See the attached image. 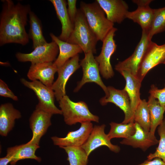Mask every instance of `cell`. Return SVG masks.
<instances>
[{"label": "cell", "mask_w": 165, "mask_h": 165, "mask_svg": "<svg viewBox=\"0 0 165 165\" xmlns=\"http://www.w3.org/2000/svg\"><path fill=\"white\" fill-rule=\"evenodd\" d=\"M0 17V45L15 43L24 46L29 42L25 30L27 16L31 11L29 5L15 4L10 0L2 1Z\"/></svg>", "instance_id": "cell-1"}, {"label": "cell", "mask_w": 165, "mask_h": 165, "mask_svg": "<svg viewBox=\"0 0 165 165\" xmlns=\"http://www.w3.org/2000/svg\"><path fill=\"white\" fill-rule=\"evenodd\" d=\"M80 9L98 40L103 42L114 28V24L107 19L104 11L96 1L90 3L81 2Z\"/></svg>", "instance_id": "cell-2"}, {"label": "cell", "mask_w": 165, "mask_h": 165, "mask_svg": "<svg viewBox=\"0 0 165 165\" xmlns=\"http://www.w3.org/2000/svg\"><path fill=\"white\" fill-rule=\"evenodd\" d=\"M98 39L89 26L82 11L78 9L73 31L67 42L78 45L84 53H96Z\"/></svg>", "instance_id": "cell-3"}, {"label": "cell", "mask_w": 165, "mask_h": 165, "mask_svg": "<svg viewBox=\"0 0 165 165\" xmlns=\"http://www.w3.org/2000/svg\"><path fill=\"white\" fill-rule=\"evenodd\" d=\"M59 103L64 122L68 125L86 121L99 122V117L90 112L87 105L84 101L74 102L65 95Z\"/></svg>", "instance_id": "cell-4"}, {"label": "cell", "mask_w": 165, "mask_h": 165, "mask_svg": "<svg viewBox=\"0 0 165 165\" xmlns=\"http://www.w3.org/2000/svg\"><path fill=\"white\" fill-rule=\"evenodd\" d=\"M20 81L23 85L33 90L37 96L38 102L35 109L42 110L52 115L62 114L61 110L55 105V94L52 87L46 86L38 80L30 82L21 78Z\"/></svg>", "instance_id": "cell-5"}, {"label": "cell", "mask_w": 165, "mask_h": 165, "mask_svg": "<svg viewBox=\"0 0 165 165\" xmlns=\"http://www.w3.org/2000/svg\"><path fill=\"white\" fill-rule=\"evenodd\" d=\"M117 29L113 28L103 41L101 51L99 55L95 57L98 63L100 73L106 79L113 77L114 75L110 62V59L116 51L117 45L114 38Z\"/></svg>", "instance_id": "cell-6"}, {"label": "cell", "mask_w": 165, "mask_h": 165, "mask_svg": "<svg viewBox=\"0 0 165 165\" xmlns=\"http://www.w3.org/2000/svg\"><path fill=\"white\" fill-rule=\"evenodd\" d=\"M151 41L152 40L148 37V33L142 31L140 41L133 53L124 60L119 62L115 66V70L119 72L122 71H127L136 76Z\"/></svg>", "instance_id": "cell-7"}, {"label": "cell", "mask_w": 165, "mask_h": 165, "mask_svg": "<svg viewBox=\"0 0 165 165\" xmlns=\"http://www.w3.org/2000/svg\"><path fill=\"white\" fill-rule=\"evenodd\" d=\"M80 64L82 68L83 76L81 80L78 83L74 91H78L86 83L94 82L99 85L107 95L108 94L107 87L101 80L98 64L93 53L90 52L85 53V57L81 61Z\"/></svg>", "instance_id": "cell-8"}, {"label": "cell", "mask_w": 165, "mask_h": 165, "mask_svg": "<svg viewBox=\"0 0 165 165\" xmlns=\"http://www.w3.org/2000/svg\"><path fill=\"white\" fill-rule=\"evenodd\" d=\"M59 51L57 44L52 41L37 46L31 52L25 53L18 52L16 57L21 62L29 61L31 64L53 62L56 59Z\"/></svg>", "instance_id": "cell-9"}, {"label": "cell", "mask_w": 165, "mask_h": 165, "mask_svg": "<svg viewBox=\"0 0 165 165\" xmlns=\"http://www.w3.org/2000/svg\"><path fill=\"white\" fill-rule=\"evenodd\" d=\"M107 88L108 94L100 100L101 104L105 105L108 103L114 104L124 114V118L122 123H128L134 122V112L132 109L130 99L126 91L124 89L119 90L112 86H108Z\"/></svg>", "instance_id": "cell-10"}, {"label": "cell", "mask_w": 165, "mask_h": 165, "mask_svg": "<svg viewBox=\"0 0 165 165\" xmlns=\"http://www.w3.org/2000/svg\"><path fill=\"white\" fill-rule=\"evenodd\" d=\"M160 64H165V44L159 45L150 43L136 75L142 81L151 69Z\"/></svg>", "instance_id": "cell-11"}, {"label": "cell", "mask_w": 165, "mask_h": 165, "mask_svg": "<svg viewBox=\"0 0 165 165\" xmlns=\"http://www.w3.org/2000/svg\"><path fill=\"white\" fill-rule=\"evenodd\" d=\"M79 61V56L78 54L69 60L58 69L57 78L52 86L57 101H59L66 95V83L71 75L81 66Z\"/></svg>", "instance_id": "cell-12"}, {"label": "cell", "mask_w": 165, "mask_h": 165, "mask_svg": "<svg viewBox=\"0 0 165 165\" xmlns=\"http://www.w3.org/2000/svg\"><path fill=\"white\" fill-rule=\"evenodd\" d=\"M80 127L77 130L69 131L64 138L53 136L51 139L53 144L61 147L73 146L81 147L86 141L93 128L91 122L81 123Z\"/></svg>", "instance_id": "cell-13"}, {"label": "cell", "mask_w": 165, "mask_h": 165, "mask_svg": "<svg viewBox=\"0 0 165 165\" xmlns=\"http://www.w3.org/2000/svg\"><path fill=\"white\" fill-rule=\"evenodd\" d=\"M105 124L94 126L87 140L81 146L88 156L94 150L103 146H107L111 151L115 153L120 151V147L112 144L108 134L105 133Z\"/></svg>", "instance_id": "cell-14"}, {"label": "cell", "mask_w": 165, "mask_h": 165, "mask_svg": "<svg viewBox=\"0 0 165 165\" xmlns=\"http://www.w3.org/2000/svg\"><path fill=\"white\" fill-rule=\"evenodd\" d=\"M153 1L151 0H134V3L138 6L137 9L133 11H128L126 18L137 23L141 27L142 31L148 33L150 29L154 14V9L149 5Z\"/></svg>", "instance_id": "cell-15"}, {"label": "cell", "mask_w": 165, "mask_h": 165, "mask_svg": "<svg viewBox=\"0 0 165 165\" xmlns=\"http://www.w3.org/2000/svg\"><path fill=\"white\" fill-rule=\"evenodd\" d=\"M52 115L42 110L35 109L29 119V124L32 136L28 142L39 145L41 138L51 125Z\"/></svg>", "instance_id": "cell-16"}, {"label": "cell", "mask_w": 165, "mask_h": 165, "mask_svg": "<svg viewBox=\"0 0 165 165\" xmlns=\"http://www.w3.org/2000/svg\"><path fill=\"white\" fill-rule=\"evenodd\" d=\"M57 70L53 62L31 64L27 75L32 81L39 80L46 86L52 87L54 75Z\"/></svg>", "instance_id": "cell-17"}, {"label": "cell", "mask_w": 165, "mask_h": 165, "mask_svg": "<svg viewBox=\"0 0 165 165\" xmlns=\"http://www.w3.org/2000/svg\"><path fill=\"white\" fill-rule=\"evenodd\" d=\"M106 15L107 19L114 24L121 23L126 18L128 6L123 0H96Z\"/></svg>", "instance_id": "cell-18"}, {"label": "cell", "mask_w": 165, "mask_h": 165, "mask_svg": "<svg viewBox=\"0 0 165 165\" xmlns=\"http://www.w3.org/2000/svg\"><path fill=\"white\" fill-rule=\"evenodd\" d=\"M135 132L132 135L124 138L120 142L121 144L139 148L145 151L149 148L159 143L155 134L145 130L137 123L135 122Z\"/></svg>", "instance_id": "cell-19"}, {"label": "cell", "mask_w": 165, "mask_h": 165, "mask_svg": "<svg viewBox=\"0 0 165 165\" xmlns=\"http://www.w3.org/2000/svg\"><path fill=\"white\" fill-rule=\"evenodd\" d=\"M50 1L53 5L57 18L61 24V32L58 38L61 40L67 42L74 28V25L68 12L67 2L65 0H50Z\"/></svg>", "instance_id": "cell-20"}, {"label": "cell", "mask_w": 165, "mask_h": 165, "mask_svg": "<svg viewBox=\"0 0 165 165\" xmlns=\"http://www.w3.org/2000/svg\"><path fill=\"white\" fill-rule=\"evenodd\" d=\"M20 112L8 103L0 106V134L6 137L14 127L15 120L20 118Z\"/></svg>", "instance_id": "cell-21"}, {"label": "cell", "mask_w": 165, "mask_h": 165, "mask_svg": "<svg viewBox=\"0 0 165 165\" xmlns=\"http://www.w3.org/2000/svg\"><path fill=\"white\" fill-rule=\"evenodd\" d=\"M39 147V145L31 143L16 145L8 148L6 155L11 158V165H15L17 162L25 159H34L38 162H41V158L35 154L37 149Z\"/></svg>", "instance_id": "cell-22"}, {"label": "cell", "mask_w": 165, "mask_h": 165, "mask_svg": "<svg viewBox=\"0 0 165 165\" xmlns=\"http://www.w3.org/2000/svg\"><path fill=\"white\" fill-rule=\"evenodd\" d=\"M52 41L57 44L59 48V54L53 64L58 69L68 61L83 51L81 47L76 44L70 43L60 39L53 33H50Z\"/></svg>", "instance_id": "cell-23"}, {"label": "cell", "mask_w": 165, "mask_h": 165, "mask_svg": "<svg viewBox=\"0 0 165 165\" xmlns=\"http://www.w3.org/2000/svg\"><path fill=\"white\" fill-rule=\"evenodd\" d=\"M119 72L125 80L126 85L124 89L129 97L131 108L134 113L141 100L140 91L142 81L128 71H122Z\"/></svg>", "instance_id": "cell-24"}, {"label": "cell", "mask_w": 165, "mask_h": 165, "mask_svg": "<svg viewBox=\"0 0 165 165\" xmlns=\"http://www.w3.org/2000/svg\"><path fill=\"white\" fill-rule=\"evenodd\" d=\"M30 29L28 35L33 42L34 49L47 43L42 33L40 20L36 14L30 11L29 14Z\"/></svg>", "instance_id": "cell-25"}, {"label": "cell", "mask_w": 165, "mask_h": 165, "mask_svg": "<svg viewBox=\"0 0 165 165\" xmlns=\"http://www.w3.org/2000/svg\"><path fill=\"white\" fill-rule=\"evenodd\" d=\"M147 103L151 120L150 132L155 134L156 128L163 120L165 108L162 106L157 100L150 95L148 97Z\"/></svg>", "instance_id": "cell-26"}, {"label": "cell", "mask_w": 165, "mask_h": 165, "mask_svg": "<svg viewBox=\"0 0 165 165\" xmlns=\"http://www.w3.org/2000/svg\"><path fill=\"white\" fill-rule=\"evenodd\" d=\"M134 122L137 123L145 131H150L151 120L147 101L141 100L134 111Z\"/></svg>", "instance_id": "cell-27"}, {"label": "cell", "mask_w": 165, "mask_h": 165, "mask_svg": "<svg viewBox=\"0 0 165 165\" xmlns=\"http://www.w3.org/2000/svg\"><path fill=\"white\" fill-rule=\"evenodd\" d=\"M110 125V130L107 134L110 139L114 138H127L135 132L134 122L128 123L111 122Z\"/></svg>", "instance_id": "cell-28"}, {"label": "cell", "mask_w": 165, "mask_h": 165, "mask_svg": "<svg viewBox=\"0 0 165 165\" xmlns=\"http://www.w3.org/2000/svg\"><path fill=\"white\" fill-rule=\"evenodd\" d=\"M68 155L67 160L69 165H87L88 156L85 150L81 147H61Z\"/></svg>", "instance_id": "cell-29"}, {"label": "cell", "mask_w": 165, "mask_h": 165, "mask_svg": "<svg viewBox=\"0 0 165 165\" xmlns=\"http://www.w3.org/2000/svg\"><path fill=\"white\" fill-rule=\"evenodd\" d=\"M164 31H165V7L154 9L153 17L148 34V37L152 40L154 35Z\"/></svg>", "instance_id": "cell-30"}, {"label": "cell", "mask_w": 165, "mask_h": 165, "mask_svg": "<svg viewBox=\"0 0 165 165\" xmlns=\"http://www.w3.org/2000/svg\"><path fill=\"white\" fill-rule=\"evenodd\" d=\"M160 137L159 145L156 151L150 153L147 157V160H151L158 158L162 159L165 162V119L158 126L157 130Z\"/></svg>", "instance_id": "cell-31"}, {"label": "cell", "mask_w": 165, "mask_h": 165, "mask_svg": "<svg viewBox=\"0 0 165 165\" xmlns=\"http://www.w3.org/2000/svg\"><path fill=\"white\" fill-rule=\"evenodd\" d=\"M149 93L158 100L162 106L165 108V84L164 87L162 89H158L154 85H151Z\"/></svg>", "instance_id": "cell-32"}, {"label": "cell", "mask_w": 165, "mask_h": 165, "mask_svg": "<svg viewBox=\"0 0 165 165\" xmlns=\"http://www.w3.org/2000/svg\"><path fill=\"white\" fill-rule=\"evenodd\" d=\"M0 95L6 97H8L17 101V97L9 88L7 84L2 79H0Z\"/></svg>", "instance_id": "cell-33"}, {"label": "cell", "mask_w": 165, "mask_h": 165, "mask_svg": "<svg viewBox=\"0 0 165 165\" xmlns=\"http://www.w3.org/2000/svg\"><path fill=\"white\" fill-rule=\"evenodd\" d=\"M76 0H68L67 4L68 12L71 20L72 23H74L76 17L78 9L76 7Z\"/></svg>", "instance_id": "cell-34"}, {"label": "cell", "mask_w": 165, "mask_h": 165, "mask_svg": "<svg viewBox=\"0 0 165 165\" xmlns=\"http://www.w3.org/2000/svg\"><path fill=\"white\" fill-rule=\"evenodd\" d=\"M137 165H165V162L160 158H156L152 160H147Z\"/></svg>", "instance_id": "cell-35"}, {"label": "cell", "mask_w": 165, "mask_h": 165, "mask_svg": "<svg viewBox=\"0 0 165 165\" xmlns=\"http://www.w3.org/2000/svg\"><path fill=\"white\" fill-rule=\"evenodd\" d=\"M11 160L10 157L6 155L5 156L0 158V165H7L10 163Z\"/></svg>", "instance_id": "cell-36"}, {"label": "cell", "mask_w": 165, "mask_h": 165, "mask_svg": "<svg viewBox=\"0 0 165 165\" xmlns=\"http://www.w3.org/2000/svg\"><path fill=\"white\" fill-rule=\"evenodd\" d=\"M164 119H165V118H164Z\"/></svg>", "instance_id": "cell-37"}]
</instances>
